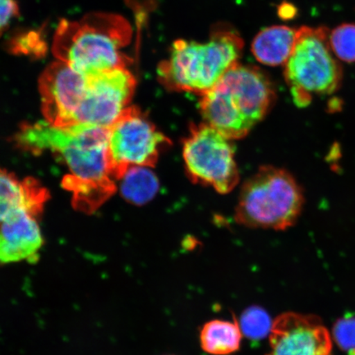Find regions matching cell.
Masks as SVG:
<instances>
[{
    "label": "cell",
    "instance_id": "13",
    "mask_svg": "<svg viewBox=\"0 0 355 355\" xmlns=\"http://www.w3.org/2000/svg\"><path fill=\"white\" fill-rule=\"evenodd\" d=\"M48 198V191L37 180H19L0 168V224L21 212L37 216Z\"/></svg>",
    "mask_w": 355,
    "mask_h": 355
},
{
    "label": "cell",
    "instance_id": "10",
    "mask_svg": "<svg viewBox=\"0 0 355 355\" xmlns=\"http://www.w3.org/2000/svg\"><path fill=\"white\" fill-rule=\"evenodd\" d=\"M87 88V74L59 60L49 65L39 80L42 110L46 122L57 128L73 127Z\"/></svg>",
    "mask_w": 355,
    "mask_h": 355
},
{
    "label": "cell",
    "instance_id": "15",
    "mask_svg": "<svg viewBox=\"0 0 355 355\" xmlns=\"http://www.w3.org/2000/svg\"><path fill=\"white\" fill-rule=\"evenodd\" d=\"M242 336L237 322L213 320L202 327L200 341L204 352L212 355H227L237 352Z\"/></svg>",
    "mask_w": 355,
    "mask_h": 355
},
{
    "label": "cell",
    "instance_id": "14",
    "mask_svg": "<svg viewBox=\"0 0 355 355\" xmlns=\"http://www.w3.org/2000/svg\"><path fill=\"white\" fill-rule=\"evenodd\" d=\"M298 29L281 25L261 30L252 43V55L265 65H285L294 49Z\"/></svg>",
    "mask_w": 355,
    "mask_h": 355
},
{
    "label": "cell",
    "instance_id": "9",
    "mask_svg": "<svg viewBox=\"0 0 355 355\" xmlns=\"http://www.w3.org/2000/svg\"><path fill=\"white\" fill-rule=\"evenodd\" d=\"M87 75V95L75 117L74 126L110 128L131 106L136 78L128 68Z\"/></svg>",
    "mask_w": 355,
    "mask_h": 355
},
{
    "label": "cell",
    "instance_id": "19",
    "mask_svg": "<svg viewBox=\"0 0 355 355\" xmlns=\"http://www.w3.org/2000/svg\"><path fill=\"white\" fill-rule=\"evenodd\" d=\"M333 337L341 349L348 355H355V316L348 314L337 320Z\"/></svg>",
    "mask_w": 355,
    "mask_h": 355
},
{
    "label": "cell",
    "instance_id": "6",
    "mask_svg": "<svg viewBox=\"0 0 355 355\" xmlns=\"http://www.w3.org/2000/svg\"><path fill=\"white\" fill-rule=\"evenodd\" d=\"M329 33L326 26L298 29L284 76L293 100L300 107L309 105L313 96H330L343 85V66L333 55Z\"/></svg>",
    "mask_w": 355,
    "mask_h": 355
},
{
    "label": "cell",
    "instance_id": "8",
    "mask_svg": "<svg viewBox=\"0 0 355 355\" xmlns=\"http://www.w3.org/2000/svg\"><path fill=\"white\" fill-rule=\"evenodd\" d=\"M171 141L135 106H130L109 128V153L115 179L128 168H152Z\"/></svg>",
    "mask_w": 355,
    "mask_h": 355
},
{
    "label": "cell",
    "instance_id": "16",
    "mask_svg": "<svg viewBox=\"0 0 355 355\" xmlns=\"http://www.w3.org/2000/svg\"><path fill=\"white\" fill-rule=\"evenodd\" d=\"M119 180L122 196L135 205L152 201L159 189L158 178L150 167H131Z\"/></svg>",
    "mask_w": 355,
    "mask_h": 355
},
{
    "label": "cell",
    "instance_id": "12",
    "mask_svg": "<svg viewBox=\"0 0 355 355\" xmlns=\"http://www.w3.org/2000/svg\"><path fill=\"white\" fill-rule=\"evenodd\" d=\"M30 213H19L0 225V266L37 261L44 241L37 220Z\"/></svg>",
    "mask_w": 355,
    "mask_h": 355
},
{
    "label": "cell",
    "instance_id": "1",
    "mask_svg": "<svg viewBox=\"0 0 355 355\" xmlns=\"http://www.w3.org/2000/svg\"><path fill=\"white\" fill-rule=\"evenodd\" d=\"M17 145L28 152L59 155L70 171L62 185L73 194L75 209L94 212L116 191L109 153V128H62L40 121L22 125Z\"/></svg>",
    "mask_w": 355,
    "mask_h": 355
},
{
    "label": "cell",
    "instance_id": "21",
    "mask_svg": "<svg viewBox=\"0 0 355 355\" xmlns=\"http://www.w3.org/2000/svg\"><path fill=\"white\" fill-rule=\"evenodd\" d=\"M279 13H282L283 17H292L295 16L296 10L294 6H291V4H284V6L282 8V12H279Z\"/></svg>",
    "mask_w": 355,
    "mask_h": 355
},
{
    "label": "cell",
    "instance_id": "17",
    "mask_svg": "<svg viewBox=\"0 0 355 355\" xmlns=\"http://www.w3.org/2000/svg\"><path fill=\"white\" fill-rule=\"evenodd\" d=\"M331 50L337 59L355 64V24L345 22L337 26L329 33Z\"/></svg>",
    "mask_w": 355,
    "mask_h": 355
},
{
    "label": "cell",
    "instance_id": "2",
    "mask_svg": "<svg viewBox=\"0 0 355 355\" xmlns=\"http://www.w3.org/2000/svg\"><path fill=\"white\" fill-rule=\"evenodd\" d=\"M275 99L276 91L263 71L237 64L202 96L199 109L204 123L238 139L263 121Z\"/></svg>",
    "mask_w": 355,
    "mask_h": 355
},
{
    "label": "cell",
    "instance_id": "4",
    "mask_svg": "<svg viewBox=\"0 0 355 355\" xmlns=\"http://www.w3.org/2000/svg\"><path fill=\"white\" fill-rule=\"evenodd\" d=\"M243 48L242 38L226 26L216 28L206 42L178 40L158 66L159 81L168 90L202 96L239 64Z\"/></svg>",
    "mask_w": 355,
    "mask_h": 355
},
{
    "label": "cell",
    "instance_id": "7",
    "mask_svg": "<svg viewBox=\"0 0 355 355\" xmlns=\"http://www.w3.org/2000/svg\"><path fill=\"white\" fill-rule=\"evenodd\" d=\"M232 139L206 123L193 125L183 144L186 172L194 183L232 192L239 173Z\"/></svg>",
    "mask_w": 355,
    "mask_h": 355
},
{
    "label": "cell",
    "instance_id": "20",
    "mask_svg": "<svg viewBox=\"0 0 355 355\" xmlns=\"http://www.w3.org/2000/svg\"><path fill=\"white\" fill-rule=\"evenodd\" d=\"M19 15V7L17 0H0V37Z\"/></svg>",
    "mask_w": 355,
    "mask_h": 355
},
{
    "label": "cell",
    "instance_id": "11",
    "mask_svg": "<svg viewBox=\"0 0 355 355\" xmlns=\"http://www.w3.org/2000/svg\"><path fill=\"white\" fill-rule=\"evenodd\" d=\"M268 355H331V339L320 319L286 313L279 316L270 333Z\"/></svg>",
    "mask_w": 355,
    "mask_h": 355
},
{
    "label": "cell",
    "instance_id": "3",
    "mask_svg": "<svg viewBox=\"0 0 355 355\" xmlns=\"http://www.w3.org/2000/svg\"><path fill=\"white\" fill-rule=\"evenodd\" d=\"M131 25L121 15L94 12L77 21L63 20L55 31L52 51L57 60L80 73L128 68L124 49L130 44Z\"/></svg>",
    "mask_w": 355,
    "mask_h": 355
},
{
    "label": "cell",
    "instance_id": "5",
    "mask_svg": "<svg viewBox=\"0 0 355 355\" xmlns=\"http://www.w3.org/2000/svg\"><path fill=\"white\" fill-rule=\"evenodd\" d=\"M304 206V191L295 178L284 168L264 166L243 185L234 217L248 227L286 230Z\"/></svg>",
    "mask_w": 355,
    "mask_h": 355
},
{
    "label": "cell",
    "instance_id": "18",
    "mask_svg": "<svg viewBox=\"0 0 355 355\" xmlns=\"http://www.w3.org/2000/svg\"><path fill=\"white\" fill-rule=\"evenodd\" d=\"M238 323L242 334L252 340H259L270 336L273 325L269 314L257 306L244 311Z\"/></svg>",
    "mask_w": 355,
    "mask_h": 355
}]
</instances>
